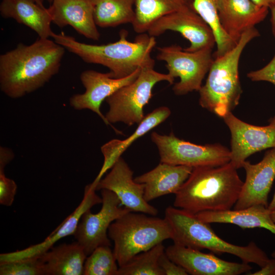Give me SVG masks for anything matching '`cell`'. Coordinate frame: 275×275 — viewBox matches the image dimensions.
<instances>
[{"label":"cell","mask_w":275,"mask_h":275,"mask_svg":"<svg viewBox=\"0 0 275 275\" xmlns=\"http://www.w3.org/2000/svg\"><path fill=\"white\" fill-rule=\"evenodd\" d=\"M259 36L255 28L250 29L230 51L214 58L206 81L198 91L199 104L203 108L223 118L237 106L242 93L240 58L247 44Z\"/></svg>","instance_id":"cell-5"},{"label":"cell","mask_w":275,"mask_h":275,"mask_svg":"<svg viewBox=\"0 0 275 275\" xmlns=\"http://www.w3.org/2000/svg\"><path fill=\"white\" fill-rule=\"evenodd\" d=\"M155 62L141 68L138 77L131 83L120 88L106 99L109 110L105 115L111 123L123 122L129 126L139 124L145 116L143 109L152 97V89L158 82L173 84L175 78L154 69Z\"/></svg>","instance_id":"cell-7"},{"label":"cell","mask_w":275,"mask_h":275,"mask_svg":"<svg viewBox=\"0 0 275 275\" xmlns=\"http://www.w3.org/2000/svg\"><path fill=\"white\" fill-rule=\"evenodd\" d=\"M193 168L161 162L153 170L135 177L144 184L145 200L150 201L164 195L175 194L187 179Z\"/></svg>","instance_id":"cell-20"},{"label":"cell","mask_w":275,"mask_h":275,"mask_svg":"<svg viewBox=\"0 0 275 275\" xmlns=\"http://www.w3.org/2000/svg\"><path fill=\"white\" fill-rule=\"evenodd\" d=\"M256 5L271 9L275 6V0H251Z\"/></svg>","instance_id":"cell-36"},{"label":"cell","mask_w":275,"mask_h":275,"mask_svg":"<svg viewBox=\"0 0 275 275\" xmlns=\"http://www.w3.org/2000/svg\"><path fill=\"white\" fill-rule=\"evenodd\" d=\"M133 174L128 164L120 157L111 171L98 182L96 190L107 189L113 191L121 205L132 212L156 215L158 210L144 199V184L136 182L133 179Z\"/></svg>","instance_id":"cell-13"},{"label":"cell","mask_w":275,"mask_h":275,"mask_svg":"<svg viewBox=\"0 0 275 275\" xmlns=\"http://www.w3.org/2000/svg\"><path fill=\"white\" fill-rule=\"evenodd\" d=\"M218 0H193V7L196 12L205 21L212 30L215 39L216 50L214 57L224 55L235 44L225 33L221 27L218 17Z\"/></svg>","instance_id":"cell-27"},{"label":"cell","mask_w":275,"mask_h":275,"mask_svg":"<svg viewBox=\"0 0 275 275\" xmlns=\"http://www.w3.org/2000/svg\"><path fill=\"white\" fill-rule=\"evenodd\" d=\"M65 48L54 41L39 38L0 56V88L18 98L43 87L60 70Z\"/></svg>","instance_id":"cell-1"},{"label":"cell","mask_w":275,"mask_h":275,"mask_svg":"<svg viewBox=\"0 0 275 275\" xmlns=\"http://www.w3.org/2000/svg\"><path fill=\"white\" fill-rule=\"evenodd\" d=\"M0 13L5 18H12L35 32L40 38L51 37V17L48 9L34 0H2Z\"/></svg>","instance_id":"cell-21"},{"label":"cell","mask_w":275,"mask_h":275,"mask_svg":"<svg viewBox=\"0 0 275 275\" xmlns=\"http://www.w3.org/2000/svg\"><path fill=\"white\" fill-rule=\"evenodd\" d=\"M102 199L100 210L93 213L91 209L82 215L73 235L89 256L97 247L111 246L108 230L111 224L124 214L131 211L121 207L116 195L107 189L101 190Z\"/></svg>","instance_id":"cell-10"},{"label":"cell","mask_w":275,"mask_h":275,"mask_svg":"<svg viewBox=\"0 0 275 275\" xmlns=\"http://www.w3.org/2000/svg\"><path fill=\"white\" fill-rule=\"evenodd\" d=\"M246 172L239 198L234 210L255 205L268 207V196L275 179V148L267 150L262 159L256 164L245 161L242 166Z\"/></svg>","instance_id":"cell-16"},{"label":"cell","mask_w":275,"mask_h":275,"mask_svg":"<svg viewBox=\"0 0 275 275\" xmlns=\"http://www.w3.org/2000/svg\"><path fill=\"white\" fill-rule=\"evenodd\" d=\"M48 9L52 22L59 27L70 25L88 39H99L91 0H52Z\"/></svg>","instance_id":"cell-19"},{"label":"cell","mask_w":275,"mask_h":275,"mask_svg":"<svg viewBox=\"0 0 275 275\" xmlns=\"http://www.w3.org/2000/svg\"><path fill=\"white\" fill-rule=\"evenodd\" d=\"M141 68L129 76L115 78L109 72L103 73L93 70L83 71L80 80L86 89L82 94L73 95L70 99V104L75 109H88L97 114L106 125H111L102 114L100 107L102 102L123 86L133 82L139 76Z\"/></svg>","instance_id":"cell-14"},{"label":"cell","mask_w":275,"mask_h":275,"mask_svg":"<svg viewBox=\"0 0 275 275\" xmlns=\"http://www.w3.org/2000/svg\"><path fill=\"white\" fill-rule=\"evenodd\" d=\"M89 184L84 190L82 201L74 211L42 242L25 249L0 255V264L37 257L46 252L59 240L73 235L82 214L94 206L102 204V199Z\"/></svg>","instance_id":"cell-17"},{"label":"cell","mask_w":275,"mask_h":275,"mask_svg":"<svg viewBox=\"0 0 275 275\" xmlns=\"http://www.w3.org/2000/svg\"><path fill=\"white\" fill-rule=\"evenodd\" d=\"M167 31L178 32L189 42V46L184 48L187 51L213 48L216 45L212 30L193 6L161 17L151 25L147 33L155 37Z\"/></svg>","instance_id":"cell-12"},{"label":"cell","mask_w":275,"mask_h":275,"mask_svg":"<svg viewBox=\"0 0 275 275\" xmlns=\"http://www.w3.org/2000/svg\"><path fill=\"white\" fill-rule=\"evenodd\" d=\"M164 251L162 242L136 255L125 264L119 267L117 275H164L158 263Z\"/></svg>","instance_id":"cell-28"},{"label":"cell","mask_w":275,"mask_h":275,"mask_svg":"<svg viewBox=\"0 0 275 275\" xmlns=\"http://www.w3.org/2000/svg\"><path fill=\"white\" fill-rule=\"evenodd\" d=\"M247 76L253 81H268L275 86V53L267 65L260 69L249 72Z\"/></svg>","instance_id":"cell-32"},{"label":"cell","mask_w":275,"mask_h":275,"mask_svg":"<svg viewBox=\"0 0 275 275\" xmlns=\"http://www.w3.org/2000/svg\"><path fill=\"white\" fill-rule=\"evenodd\" d=\"M231 132L230 162L237 169L250 155L275 148V118L264 126L252 125L239 119L232 112L223 118Z\"/></svg>","instance_id":"cell-11"},{"label":"cell","mask_w":275,"mask_h":275,"mask_svg":"<svg viewBox=\"0 0 275 275\" xmlns=\"http://www.w3.org/2000/svg\"><path fill=\"white\" fill-rule=\"evenodd\" d=\"M95 22L101 28L132 23L135 17L134 0H91Z\"/></svg>","instance_id":"cell-26"},{"label":"cell","mask_w":275,"mask_h":275,"mask_svg":"<svg viewBox=\"0 0 275 275\" xmlns=\"http://www.w3.org/2000/svg\"><path fill=\"white\" fill-rule=\"evenodd\" d=\"M250 274L252 275H275V259L268 260L267 263L261 269Z\"/></svg>","instance_id":"cell-35"},{"label":"cell","mask_w":275,"mask_h":275,"mask_svg":"<svg viewBox=\"0 0 275 275\" xmlns=\"http://www.w3.org/2000/svg\"><path fill=\"white\" fill-rule=\"evenodd\" d=\"M118 265L110 246H100L87 257L83 275H117Z\"/></svg>","instance_id":"cell-29"},{"label":"cell","mask_w":275,"mask_h":275,"mask_svg":"<svg viewBox=\"0 0 275 275\" xmlns=\"http://www.w3.org/2000/svg\"><path fill=\"white\" fill-rule=\"evenodd\" d=\"M273 117L275 118V116Z\"/></svg>","instance_id":"cell-42"},{"label":"cell","mask_w":275,"mask_h":275,"mask_svg":"<svg viewBox=\"0 0 275 275\" xmlns=\"http://www.w3.org/2000/svg\"><path fill=\"white\" fill-rule=\"evenodd\" d=\"M165 253L172 261L192 275H238L252 269L249 263L227 261L213 254L175 244L165 249Z\"/></svg>","instance_id":"cell-15"},{"label":"cell","mask_w":275,"mask_h":275,"mask_svg":"<svg viewBox=\"0 0 275 275\" xmlns=\"http://www.w3.org/2000/svg\"><path fill=\"white\" fill-rule=\"evenodd\" d=\"M270 215L272 221L275 223V209L270 211Z\"/></svg>","instance_id":"cell-40"},{"label":"cell","mask_w":275,"mask_h":275,"mask_svg":"<svg viewBox=\"0 0 275 275\" xmlns=\"http://www.w3.org/2000/svg\"><path fill=\"white\" fill-rule=\"evenodd\" d=\"M12 151L6 147H0V170H4L5 167L13 159Z\"/></svg>","instance_id":"cell-34"},{"label":"cell","mask_w":275,"mask_h":275,"mask_svg":"<svg viewBox=\"0 0 275 275\" xmlns=\"http://www.w3.org/2000/svg\"><path fill=\"white\" fill-rule=\"evenodd\" d=\"M157 49L156 59L166 63L168 74L174 78H180L173 87L174 94L184 95L199 91L214 60L213 48L206 47L189 52L179 45H171Z\"/></svg>","instance_id":"cell-8"},{"label":"cell","mask_w":275,"mask_h":275,"mask_svg":"<svg viewBox=\"0 0 275 275\" xmlns=\"http://www.w3.org/2000/svg\"><path fill=\"white\" fill-rule=\"evenodd\" d=\"M127 35L126 30H122L118 41L100 45L78 42L63 33H53L51 37L57 43L85 62L104 66L109 69L111 77L121 78L155 62L151 52L156 44L155 37L144 33L139 34L134 41L131 42L127 40Z\"/></svg>","instance_id":"cell-3"},{"label":"cell","mask_w":275,"mask_h":275,"mask_svg":"<svg viewBox=\"0 0 275 275\" xmlns=\"http://www.w3.org/2000/svg\"><path fill=\"white\" fill-rule=\"evenodd\" d=\"M237 170L230 162L218 167L193 168L175 194L174 206L193 214L230 210L237 201L243 184Z\"/></svg>","instance_id":"cell-2"},{"label":"cell","mask_w":275,"mask_h":275,"mask_svg":"<svg viewBox=\"0 0 275 275\" xmlns=\"http://www.w3.org/2000/svg\"><path fill=\"white\" fill-rule=\"evenodd\" d=\"M271 11L270 22L272 34L275 37V6L270 9Z\"/></svg>","instance_id":"cell-37"},{"label":"cell","mask_w":275,"mask_h":275,"mask_svg":"<svg viewBox=\"0 0 275 275\" xmlns=\"http://www.w3.org/2000/svg\"><path fill=\"white\" fill-rule=\"evenodd\" d=\"M270 211L264 205H255L239 210L206 211L195 214L208 224H231L242 229L264 228L275 235V223L271 217Z\"/></svg>","instance_id":"cell-22"},{"label":"cell","mask_w":275,"mask_h":275,"mask_svg":"<svg viewBox=\"0 0 275 275\" xmlns=\"http://www.w3.org/2000/svg\"><path fill=\"white\" fill-rule=\"evenodd\" d=\"M166 219L130 211L113 222L108 230L119 267L136 255L172 238Z\"/></svg>","instance_id":"cell-6"},{"label":"cell","mask_w":275,"mask_h":275,"mask_svg":"<svg viewBox=\"0 0 275 275\" xmlns=\"http://www.w3.org/2000/svg\"><path fill=\"white\" fill-rule=\"evenodd\" d=\"M158 263L164 275L188 274L182 267L172 261L167 255L165 251L160 256Z\"/></svg>","instance_id":"cell-33"},{"label":"cell","mask_w":275,"mask_h":275,"mask_svg":"<svg viewBox=\"0 0 275 275\" xmlns=\"http://www.w3.org/2000/svg\"><path fill=\"white\" fill-rule=\"evenodd\" d=\"M87 256L76 241L52 247L37 257L43 264L45 275H82Z\"/></svg>","instance_id":"cell-24"},{"label":"cell","mask_w":275,"mask_h":275,"mask_svg":"<svg viewBox=\"0 0 275 275\" xmlns=\"http://www.w3.org/2000/svg\"><path fill=\"white\" fill-rule=\"evenodd\" d=\"M193 0H134V31L147 32L151 25L166 15L193 6Z\"/></svg>","instance_id":"cell-25"},{"label":"cell","mask_w":275,"mask_h":275,"mask_svg":"<svg viewBox=\"0 0 275 275\" xmlns=\"http://www.w3.org/2000/svg\"><path fill=\"white\" fill-rule=\"evenodd\" d=\"M35 2L38 4L39 5L44 7V3L45 1H47L50 3H51L52 2V0H34Z\"/></svg>","instance_id":"cell-39"},{"label":"cell","mask_w":275,"mask_h":275,"mask_svg":"<svg viewBox=\"0 0 275 275\" xmlns=\"http://www.w3.org/2000/svg\"><path fill=\"white\" fill-rule=\"evenodd\" d=\"M151 138L158 149L161 162L194 168L218 167L230 161V150L220 144L197 145L181 140L172 132L162 135L153 132Z\"/></svg>","instance_id":"cell-9"},{"label":"cell","mask_w":275,"mask_h":275,"mask_svg":"<svg viewBox=\"0 0 275 275\" xmlns=\"http://www.w3.org/2000/svg\"><path fill=\"white\" fill-rule=\"evenodd\" d=\"M217 12L221 27L237 44L246 31L265 19L268 8L251 0H218Z\"/></svg>","instance_id":"cell-18"},{"label":"cell","mask_w":275,"mask_h":275,"mask_svg":"<svg viewBox=\"0 0 275 275\" xmlns=\"http://www.w3.org/2000/svg\"><path fill=\"white\" fill-rule=\"evenodd\" d=\"M164 218L171 229L174 244L199 250L207 249L217 254H230L242 262L253 263L260 267L269 260L255 242L251 241L246 246L229 243L215 233L210 224L182 209L169 206L165 210Z\"/></svg>","instance_id":"cell-4"},{"label":"cell","mask_w":275,"mask_h":275,"mask_svg":"<svg viewBox=\"0 0 275 275\" xmlns=\"http://www.w3.org/2000/svg\"><path fill=\"white\" fill-rule=\"evenodd\" d=\"M267 208L270 211H271V210L275 209V192L274 193L273 196L272 197V199L271 202H270V203L268 205Z\"/></svg>","instance_id":"cell-38"},{"label":"cell","mask_w":275,"mask_h":275,"mask_svg":"<svg viewBox=\"0 0 275 275\" xmlns=\"http://www.w3.org/2000/svg\"><path fill=\"white\" fill-rule=\"evenodd\" d=\"M1 275H45L38 257L0 264Z\"/></svg>","instance_id":"cell-30"},{"label":"cell","mask_w":275,"mask_h":275,"mask_svg":"<svg viewBox=\"0 0 275 275\" xmlns=\"http://www.w3.org/2000/svg\"><path fill=\"white\" fill-rule=\"evenodd\" d=\"M15 182L7 177L4 170H0V204L10 206L12 205L17 191Z\"/></svg>","instance_id":"cell-31"},{"label":"cell","mask_w":275,"mask_h":275,"mask_svg":"<svg viewBox=\"0 0 275 275\" xmlns=\"http://www.w3.org/2000/svg\"><path fill=\"white\" fill-rule=\"evenodd\" d=\"M271 256L273 258L275 259V251L272 253Z\"/></svg>","instance_id":"cell-41"},{"label":"cell","mask_w":275,"mask_h":275,"mask_svg":"<svg viewBox=\"0 0 275 275\" xmlns=\"http://www.w3.org/2000/svg\"><path fill=\"white\" fill-rule=\"evenodd\" d=\"M171 113L168 107H158L145 116L134 132L128 138L123 140L114 139L103 145L101 150L104 156V162L99 173L91 183L92 186L96 188L97 184L103 175L112 168L129 146L140 137L164 121Z\"/></svg>","instance_id":"cell-23"}]
</instances>
